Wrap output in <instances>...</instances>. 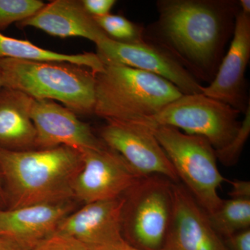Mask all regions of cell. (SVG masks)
<instances>
[{"label":"cell","mask_w":250,"mask_h":250,"mask_svg":"<svg viewBox=\"0 0 250 250\" xmlns=\"http://www.w3.org/2000/svg\"><path fill=\"white\" fill-rule=\"evenodd\" d=\"M124 197L83 205L62 220L57 231L90 250H112L125 241L122 231Z\"/></svg>","instance_id":"5bb4252c"},{"label":"cell","mask_w":250,"mask_h":250,"mask_svg":"<svg viewBox=\"0 0 250 250\" xmlns=\"http://www.w3.org/2000/svg\"><path fill=\"white\" fill-rule=\"evenodd\" d=\"M95 74L70 62L0 59L2 87L35 100L58 101L75 114H93Z\"/></svg>","instance_id":"277c9868"},{"label":"cell","mask_w":250,"mask_h":250,"mask_svg":"<svg viewBox=\"0 0 250 250\" xmlns=\"http://www.w3.org/2000/svg\"><path fill=\"white\" fill-rule=\"evenodd\" d=\"M32 102L33 98L19 90L0 88V147L11 151L36 149Z\"/></svg>","instance_id":"e0dca14e"},{"label":"cell","mask_w":250,"mask_h":250,"mask_svg":"<svg viewBox=\"0 0 250 250\" xmlns=\"http://www.w3.org/2000/svg\"><path fill=\"white\" fill-rule=\"evenodd\" d=\"M229 250H250V229L244 230L226 238Z\"/></svg>","instance_id":"d4e9b609"},{"label":"cell","mask_w":250,"mask_h":250,"mask_svg":"<svg viewBox=\"0 0 250 250\" xmlns=\"http://www.w3.org/2000/svg\"><path fill=\"white\" fill-rule=\"evenodd\" d=\"M228 183L231 184L232 188L229 192L231 199L238 200H250V182L249 181L228 180Z\"/></svg>","instance_id":"484cf974"},{"label":"cell","mask_w":250,"mask_h":250,"mask_svg":"<svg viewBox=\"0 0 250 250\" xmlns=\"http://www.w3.org/2000/svg\"><path fill=\"white\" fill-rule=\"evenodd\" d=\"M83 154V167L73 186L74 200L83 205L123 196L141 178L120 154L106 146Z\"/></svg>","instance_id":"30bf717a"},{"label":"cell","mask_w":250,"mask_h":250,"mask_svg":"<svg viewBox=\"0 0 250 250\" xmlns=\"http://www.w3.org/2000/svg\"><path fill=\"white\" fill-rule=\"evenodd\" d=\"M31 250H90L73 237L56 231L39 242Z\"/></svg>","instance_id":"603a6c76"},{"label":"cell","mask_w":250,"mask_h":250,"mask_svg":"<svg viewBox=\"0 0 250 250\" xmlns=\"http://www.w3.org/2000/svg\"><path fill=\"white\" fill-rule=\"evenodd\" d=\"M151 128L179 182L207 214L214 213L223 200L219 196L218 188L228 180L219 171L214 148L205 138L185 134L172 126Z\"/></svg>","instance_id":"5b68a950"},{"label":"cell","mask_w":250,"mask_h":250,"mask_svg":"<svg viewBox=\"0 0 250 250\" xmlns=\"http://www.w3.org/2000/svg\"><path fill=\"white\" fill-rule=\"evenodd\" d=\"M0 250H22L6 238L0 236Z\"/></svg>","instance_id":"4316f807"},{"label":"cell","mask_w":250,"mask_h":250,"mask_svg":"<svg viewBox=\"0 0 250 250\" xmlns=\"http://www.w3.org/2000/svg\"><path fill=\"white\" fill-rule=\"evenodd\" d=\"M159 18L146 39L170 52L199 82L210 83L232 37L235 0H159Z\"/></svg>","instance_id":"6da1fadb"},{"label":"cell","mask_w":250,"mask_h":250,"mask_svg":"<svg viewBox=\"0 0 250 250\" xmlns=\"http://www.w3.org/2000/svg\"><path fill=\"white\" fill-rule=\"evenodd\" d=\"M75 200L0 209V236L22 250H31L53 234L64 218L75 211Z\"/></svg>","instance_id":"9a60e30c"},{"label":"cell","mask_w":250,"mask_h":250,"mask_svg":"<svg viewBox=\"0 0 250 250\" xmlns=\"http://www.w3.org/2000/svg\"><path fill=\"white\" fill-rule=\"evenodd\" d=\"M240 11L243 14L250 15V0H240L238 1Z\"/></svg>","instance_id":"f1b7e54d"},{"label":"cell","mask_w":250,"mask_h":250,"mask_svg":"<svg viewBox=\"0 0 250 250\" xmlns=\"http://www.w3.org/2000/svg\"><path fill=\"white\" fill-rule=\"evenodd\" d=\"M112 250H145L139 249V248H135V247L131 246L126 241H123L121 244L117 246L116 248H113Z\"/></svg>","instance_id":"f546056e"},{"label":"cell","mask_w":250,"mask_h":250,"mask_svg":"<svg viewBox=\"0 0 250 250\" xmlns=\"http://www.w3.org/2000/svg\"><path fill=\"white\" fill-rule=\"evenodd\" d=\"M6 196H5V192L4 186H3L2 183V179H1V174H0V209H6Z\"/></svg>","instance_id":"83f0119b"},{"label":"cell","mask_w":250,"mask_h":250,"mask_svg":"<svg viewBox=\"0 0 250 250\" xmlns=\"http://www.w3.org/2000/svg\"><path fill=\"white\" fill-rule=\"evenodd\" d=\"M45 4L40 0H0V30L34 16Z\"/></svg>","instance_id":"44dd1931"},{"label":"cell","mask_w":250,"mask_h":250,"mask_svg":"<svg viewBox=\"0 0 250 250\" xmlns=\"http://www.w3.org/2000/svg\"><path fill=\"white\" fill-rule=\"evenodd\" d=\"M2 87V84H1V76H0V88Z\"/></svg>","instance_id":"4dcf8cb0"},{"label":"cell","mask_w":250,"mask_h":250,"mask_svg":"<svg viewBox=\"0 0 250 250\" xmlns=\"http://www.w3.org/2000/svg\"><path fill=\"white\" fill-rule=\"evenodd\" d=\"M82 167V152L67 146L27 151L0 147L6 209L75 200L74 183Z\"/></svg>","instance_id":"7a4b0ae2"},{"label":"cell","mask_w":250,"mask_h":250,"mask_svg":"<svg viewBox=\"0 0 250 250\" xmlns=\"http://www.w3.org/2000/svg\"><path fill=\"white\" fill-rule=\"evenodd\" d=\"M173 206L161 250H229L208 214L182 183L172 184Z\"/></svg>","instance_id":"8fae6325"},{"label":"cell","mask_w":250,"mask_h":250,"mask_svg":"<svg viewBox=\"0 0 250 250\" xmlns=\"http://www.w3.org/2000/svg\"><path fill=\"white\" fill-rule=\"evenodd\" d=\"M21 27H31L57 37L84 38L94 43L108 36L99 27L79 0H54L34 16L18 23Z\"/></svg>","instance_id":"2e32d148"},{"label":"cell","mask_w":250,"mask_h":250,"mask_svg":"<svg viewBox=\"0 0 250 250\" xmlns=\"http://www.w3.org/2000/svg\"><path fill=\"white\" fill-rule=\"evenodd\" d=\"M240 114L238 110L202 93L183 94L149 118L147 124L172 126L185 134L202 136L216 150L236 134L241 126Z\"/></svg>","instance_id":"52a82bcc"},{"label":"cell","mask_w":250,"mask_h":250,"mask_svg":"<svg viewBox=\"0 0 250 250\" xmlns=\"http://www.w3.org/2000/svg\"><path fill=\"white\" fill-rule=\"evenodd\" d=\"M95 75L93 114L106 121L146 124L183 94L170 82L126 65H104Z\"/></svg>","instance_id":"3957f363"},{"label":"cell","mask_w":250,"mask_h":250,"mask_svg":"<svg viewBox=\"0 0 250 250\" xmlns=\"http://www.w3.org/2000/svg\"><path fill=\"white\" fill-rule=\"evenodd\" d=\"M87 12L95 17H103L110 14L116 4V0H81Z\"/></svg>","instance_id":"cb8c5ba5"},{"label":"cell","mask_w":250,"mask_h":250,"mask_svg":"<svg viewBox=\"0 0 250 250\" xmlns=\"http://www.w3.org/2000/svg\"><path fill=\"white\" fill-rule=\"evenodd\" d=\"M14 59L37 62H65L90 69L94 73L102 71L104 65L96 53L67 54L39 47L28 41L5 36L0 32V59Z\"/></svg>","instance_id":"ac0fdd59"},{"label":"cell","mask_w":250,"mask_h":250,"mask_svg":"<svg viewBox=\"0 0 250 250\" xmlns=\"http://www.w3.org/2000/svg\"><path fill=\"white\" fill-rule=\"evenodd\" d=\"M96 45L103 65H126L165 79L184 95L202 93L203 85L175 57L160 45L146 39L138 44H125L107 37Z\"/></svg>","instance_id":"ba28073f"},{"label":"cell","mask_w":250,"mask_h":250,"mask_svg":"<svg viewBox=\"0 0 250 250\" xmlns=\"http://www.w3.org/2000/svg\"><path fill=\"white\" fill-rule=\"evenodd\" d=\"M100 138L141 177L160 175L173 183L180 182L149 125L107 121L100 129Z\"/></svg>","instance_id":"9c48e42d"},{"label":"cell","mask_w":250,"mask_h":250,"mask_svg":"<svg viewBox=\"0 0 250 250\" xmlns=\"http://www.w3.org/2000/svg\"><path fill=\"white\" fill-rule=\"evenodd\" d=\"M245 117L236 134L228 145L215 150V155L224 166L236 165L250 134V105L244 113Z\"/></svg>","instance_id":"7402d4cb"},{"label":"cell","mask_w":250,"mask_h":250,"mask_svg":"<svg viewBox=\"0 0 250 250\" xmlns=\"http://www.w3.org/2000/svg\"><path fill=\"white\" fill-rule=\"evenodd\" d=\"M109 39L125 44H138L146 41V29L121 15L108 14L93 18Z\"/></svg>","instance_id":"ffe728a7"},{"label":"cell","mask_w":250,"mask_h":250,"mask_svg":"<svg viewBox=\"0 0 250 250\" xmlns=\"http://www.w3.org/2000/svg\"><path fill=\"white\" fill-rule=\"evenodd\" d=\"M31 118L36 131V149L67 146L81 152L106 147L91 126L53 100L33 99Z\"/></svg>","instance_id":"7c38bea8"},{"label":"cell","mask_w":250,"mask_h":250,"mask_svg":"<svg viewBox=\"0 0 250 250\" xmlns=\"http://www.w3.org/2000/svg\"><path fill=\"white\" fill-rule=\"evenodd\" d=\"M250 59V15L239 11L231 45L213 80L202 88L207 96L245 113L250 105L246 71Z\"/></svg>","instance_id":"4fadbf2b"},{"label":"cell","mask_w":250,"mask_h":250,"mask_svg":"<svg viewBox=\"0 0 250 250\" xmlns=\"http://www.w3.org/2000/svg\"><path fill=\"white\" fill-rule=\"evenodd\" d=\"M172 184L163 176H147L125 192L122 231L126 243L141 250H161L172 215Z\"/></svg>","instance_id":"8992f818"},{"label":"cell","mask_w":250,"mask_h":250,"mask_svg":"<svg viewBox=\"0 0 250 250\" xmlns=\"http://www.w3.org/2000/svg\"><path fill=\"white\" fill-rule=\"evenodd\" d=\"M208 216L217 233L228 238L250 229V200H223L218 209Z\"/></svg>","instance_id":"d6986e66"}]
</instances>
